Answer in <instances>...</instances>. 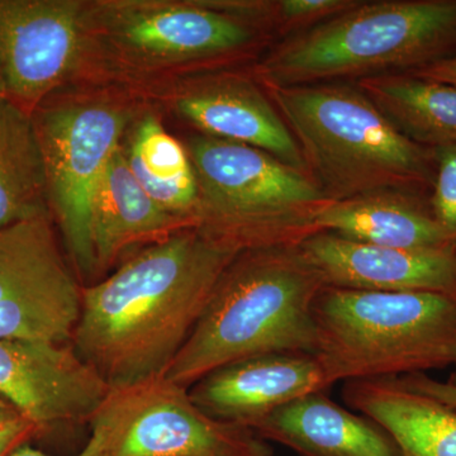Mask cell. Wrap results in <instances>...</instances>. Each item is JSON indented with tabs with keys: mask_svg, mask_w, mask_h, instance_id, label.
<instances>
[{
	"mask_svg": "<svg viewBox=\"0 0 456 456\" xmlns=\"http://www.w3.org/2000/svg\"><path fill=\"white\" fill-rule=\"evenodd\" d=\"M299 246L326 287L437 293L456 298V251L452 248H386L330 232L314 233Z\"/></svg>",
	"mask_w": 456,
	"mask_h": 456,
	"instance_id": "11",
	"label": "cell"
},
{
	"mask_svg": "<svg viewBox=\"0 0 456 456\" xmlns=\"http://www.w3.org/2000/svg\"><path fill=\"white\" fill-rule=\"evenodd\" d=\"M46 165L49 202L75 269L97 274L93 207L104 171L127 125L117 108L86 104L33 117Z\"/></svg>",
	"mask_w": 456,
	"mask_h": 456,
	"instance_id": "7",
	"label": "cell"
},
{
	"mask_svg": "<svg viewBox=\"0 0 456 456\" xmlns=\"http://www.w3.org/2000/svg\"><path fill=\"white\" fill-rule=\"evenodd\" d=\"M106 20L123 46L150 56L204 59L253 44L254 26L209 4L119 2L108 4Z\"/></svg>",
	"mask_w": 456,
	"mask_h": 456,
	"instance_id": "12",
	"label": "cell"
},
{
	"mask_svg": "<svg viewBox=\"0 0 456 456\" xmlns=\"http://www.w3.org/2000/svg\"><path fill=\"white\" fill-rule=\"evenodd\" d=\"M406 74L434 80V82L449 84V86L456 88V55L441 60V61L435 62V64L425 66V68L408 71Z\"/></svg>",
	"mask_w": 456,
	"mask_h": 456,
	"instance_id": "28",
	"label": "cell"
},
{
	"mask_svg": "<svg viewBox=\"0 0 456 456\" xmlns=\"http://www.w3.org/2000/svg\"><path fill=\"white\" fill-rule=\"evenodd\" d=\"M435 180L430 208L441 230L456 251V145L434 149Z\"/></svg>",
	"mask_w": 456,
	"mask_h": 456,
	"instance_id": "24",
	"label": "cell"
},
{
	"mask_svg": "<svg viewBox=\"0 0 456 456\" xmlns=\"http://www.w3.org/2000/svg\"><path fill=\"white\" fill-rule=\"evenodd\" d=\"M92 436L86 448L82 450L77 456H110V435L103 422L98 419L92 421ZM9 456H50L40 452V450L32 448L28 444L14 450Z\"/></svg>",
	"mask_w": 456,
	"mask_h": 456,
	"instance_id": "27",
	"label": "cell"
},
{
	"mask_svg": "<svg viewBox=\"0 0 456 456\" xmlns=\"http://www.w3.org/2000/svg\"><path fill=\"white\" fill-rule=\"evenodd\" d=\"M325 288L299 244L241 251L222 272L164 377L189 389L240 360L314 355V305Z\"/></svg>",
	"mask_w": 456,
	"mask_h": 456,
	"instance_id": "2",
	"label": "cell"
},
{
	"mask_svg": "<svg viewBox=\"0 0 456 456\" xmlns=\"http://www.w3.org/2000/svg\"><path fill=\"white\" fill-rule=\"evenodd\" d=\"M314 356L327 387L393 379L456 362V298L329 288L314 310Z\"/></svg>",
	"mask_w": 456,
	"mask_h": 456,
	"instance_id": "5",
	"label": "cell"
},
{
	"mask_svg": "<svg viewBox=\"0 0 456 456\" xmlns=\"http://www.w3.org/2000/svg\"><path fill=\"white\" fill-rule=\"evenodd\" d=\"M9 98L7 86H5L4 74H3L2 66H0V99Z\"/></svg>",
	"mask_w": 456,
	"mask_h": 456,
	"instance_id": "30",
	"label": "cell"
},
{
	"mask_svg": "<svg viewBox=\"0 0 456 456\" xmlns=\"http://www.w3.org/2000/svg\"><path fill=\"white\" fill-rule=\"evenodd\" d=\"M327 388L314 355L268 354L216 369L191 386L189 395L207 415L251 430L285 404Z\"/></svg>",
	"mask_w": 456,
	"mask_h": 456,
	"instance_id": "13",
	"label": "cell"
},
{
	"mask_svg": "<svg viewBox=\"0 0 456 456\" xmlns=\"http://www.w3.org/2000/svg\"><path fill=\"white\" fill-rule=\"evenodd\" d=\"M17 411L14 410L8 402H5L4 399L0 397V419H2V417L17 415Z\"/></svg>",
	"mask_w": 456,
	"mask_h": 456,
	"instance_id": "29",
	"label": "cell"
},
{
	"mask_svg": "<svg viewBox=\"0 0 456 456\" xmlns=\"http://www.w3.org/2000/svg\"><path fill=\"white\" fill-rule=\"evenodd\" d=\"M95 417L110 431V456H273L250 428L207 415L164 375L112 389Z\"/></svg>",
	"mask_w": 456,
	"mask_h": 456,
	"instance_id": "8",
	"label": "cell"
},
{
	"mask_svg": "<svg viewBox=\"0 0 456 456\" xmlns=\"http://www.w3.org/2000/svg\"><path fill=\"white\" fill-rule=\"evenodd\" d=\"M407 139L419 145H456V88L406 73L354 83Z\"/></svg>",
	"mask_w": 456,
	"mask_h": 456,
	"instance_id": "20",
	"label": "cell"
},
{
	"mask_svg": "<svg viewBox=\"0 0 456 456\" xmlns=\"http://www.w3.org/2000/svg\"><path fill=\"white\" fill-rule=\"evenodd\" d=\"M125 156L146 193L165 211L194 227L198 187L191 159L154 116H146L136 126Z\"/></svg>",
	"mask_w": 456,
	"mask_h": 456,
	"instance_id": "22",
	"label": "cell"
},
{
	"mask_svg": "<svg viewBox=\"0 0 456 456\" xmlns=\"http://www.w3.org/2000/svg\"><path fill=\"white\" fill-rule=\"evenodd\" d=\"M325 392L285 404L251 431L298 456H402L382 426L335 403Z\"/></svg>",
	"mask_w": 456,
	"mask_h": 456,
	"instance_id": "15",
	"label": "cell"
},
{
	"mask_svg": "<svg viewBox=\"0 0 456 456\" xmlns=\"http://www.w3.org/2000/svg\"><path fill=\"white\" fill-rule=\"evenodd\" d=\"M399 384L406 387L408 389L421 393L446 404V406L456 410V386L450 382H440L428 377V374H410L404 377L395 378Z\"/></svg>",
	"mask_w": 456,
	"mask_h": 456,
	"instance_id": "26",
	"label": "cell"
},
{
	"mask_svg": "<svg viewBox=\"0 0 456 456\" xmlns=\"http://www.w3.org/2000/svg\"><path fill=\"white\" fill-rule=\"evenodd\" d=\"M240 253L194 227L150 245L82 288L71 345L110 389L163 377Z\"/></svg>",
	"mask_w": 456,
	"mask_h": 456,
	"instance_id": "1",
	"label": "cell"
},
{
	"mask_svg": "<svg viewBox=\"0 0 456 456\" xmlns=\"http://www.w3.org/2000/svg\"><path fill=\"white\" fill-rule=\"evenodd\" d=\"M318 232L386 248H452L432 215L428 198L403 191H378L327 200L314 218ZM454 250V248H452Z\"/></svg>",
	"mask_w": 456,
	"mask_h": 456,
	"instance_id": "16",
	"label": "cell"
},
{
	"mask_svg": "<svg viewBox=\"0 0 456 456\" xmlns=\"http://www.w3.org/2000/svg\"><path fill=\"white\" fill-rule=\"evenodd\" d=\"M86 25L70 0H0V66L8 97L31 113L64 79Z\"/></svg>",
	"mask_w": 456,
	"mask_h": 456,
	"instance_id": "10",
	"label": "cell"
},
{
	"mask_svg": "<svg viewBox=\"0 0 456 456\" xmlns=\"http://www.w3.org/2000/svg\"><path fill=\"white\" fill-rule=\"evenodd\" d=\"M265 89L330 200L388 191L430 198L434 149L407 139L355 84Z\"/></svg>",
	"mask_w": 456,
	"mask_h": 456,
	"instance_id": "3",
	"label": "cell"
},
{
	"mask_svg": "<svg viewBox=\"0 0 456 456\" xmlns=\"http://www.w3.org/2000/svg\"><path fill=\"white\" fill-rule=\"evenodd\" d=\"M196 174L194 228L237 251L298 245L317 233L330 200L307 170L256 147L194 136L185 147Z\"/></svg>",
	"mask_w": 456,
	"mask_h": 456,
	"instance_id": "6",
	"label": "cell"
},
{
	"mask_svg": "<svg viewBox=\"0 0 456 456\" xmlns=\"http://www.w3.org/2000/svg\"><path fill=\"white\" fill-rule=\"evenodd\" d=\"M188 227L193 226L165 211L141 187L119 147L104 171L93 207L97 273L110 268L128 246L152 245Z\"/></svg>",
	"mask_w": 456,
	"mask_h": 456,
	"instance_id": "18",
	"label": "cell"
},
{
	"mask_svg": "<svg viewBox=\"0 0 456 456\" xmlns=\"http://www.w3.org/2000/svg\"><path fill=\"white\" fill-rule=\"evenodd\" d=\"M456 55V0H359L281 41L255 69L265 88L408 73Z\"/></svg>",
	"mask_w": 456,
	"mask_h": 456,
	"instance_id": "4",
	"label": "cell"
},
{
	"mask_svg": "<svg viewBox=\"0 0 456 456\" xmlns=\"http://www.w3.org/2000/svg\"><path fill=\"white\" fill-rule=\"evenodd\" d=\"M36 296H82L50 215L0 228V305Z\"/></svg>",
	"mask_w": 456,
	"mask_h": 456,
	"instance_id": "21",
	"label": "cell"
},
{
	"mask_svg": "<svg viewBox=\"0 0 456 456\" xmlns=\"http://www.w3.org/2000/svg\"><path fill=\"white\" fill-rule=\"evenodd\" d=\"M46 165L28 110L0 99V228L50 215Z\"/></svg>",
	"mask_w": 456,
	"mask_h": 456,
	"instance_id": "19",
	"label": "cell"
},
{
	"mask_svg": "<svg viewBox=\"0 0 456 456\" xmlns=\"http://www.w3.org/2000/svg\"><path fill=\"white\" fill-rule=\"evenodd\" d=\"M40 428L31 421L20 416L2 417L0 419V456H9L14 450L25 445L36 435L41 434Z\"/></svg>",
	"mask_w": 456,
	"mask_h": 456,
	"instance_id": "25",
	"label": "cell"
},
{
	"mask_svg": "<svg viewBox=\"0 0 456 456\" xmlns=\"http://www.w3.org/2000/svg\"><path fill=\"white\" fill-rule=\"evenodd\" d=\"M345 403L382 426L402 456H456V410L397 379L350 380Z\"/></svg>",
	"mask_w": 456,
	"mask_h": 456,
	"instance_id": "17",
	"label": "cell"
},
{
	"mask_svg": "<svg viewBox=\"0 0 456 456\" xmlns=\"http://www.w3.org/2000/svg\"><path fill=\"white\" fill-rule=\"evenodd\" d=\"M359 0H277L221 3V8L250 25L264 26L285 38L312 28L355 7Z\"/></svg>",
	"mask_w": 456,
	"mask_h": 456,
	"instance_id": "23",
	"label": "cell"
},
{
	"mask_svg": "<svg viewBox=\"0 0 456 456\" xmlns=\"http://www.w3.org/2000/svg\"><path fill=\"white\" fill-rule=\"evenodd\" d=\"M455 373L452 375V378H450V380L448 382L455 384L456 386V362H455Z\"/></svg>",
	"mask_w": 456,
	"mask_h": 456,
	"instance_id": "31",
	"label": "cell"
},
{
	"mask_svg": "<svg viewBox=\"0 0 456 456\" xmlns=\"http://www.w3.org/2000/svg\"><path fill=\"white\" fill-rule=\"evenodd\" d=\"M176 110L207 136L256 147L305 170L301 150L283 117L250 80L239 77L200 80L176 99Z\"/></svg>",
	"mask_w": 456,
	"mask_h": 456,
	"instance_id": "14",
	"label": "cell"
},
{
	"mask_svg": "<svg viewBox=\"0 0 456 456\" xmlns=\"http://www.w3.org/2000/svg\"><path fill=\"white\" fill-rule=\"evenodd\" d=\"M110 391L73 345L0 338V397L42 432L90 424Z\"/></svg>",
	"mask_w": 456,
	"mask_h": 456,
	"instance_id": "9",
	"label": "cell"
}]
</instances>
